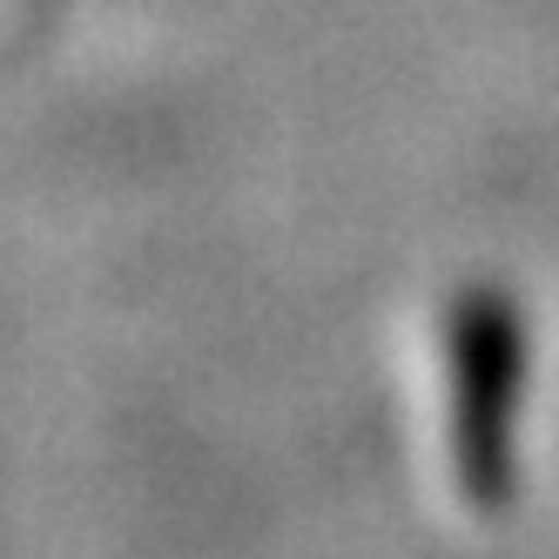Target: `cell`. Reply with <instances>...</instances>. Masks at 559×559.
Here are the masks:
<instances>
[{
	"label": "cell",
	"instance_id": "6da1fadb",
	"mask_svg": "<svg viewBox=\"0 0 559 559\" xmlns=\"http://www.w3.org/2000/svg\"><path fill=\"white\" fill-rule=\"evenodd\" d=\"M452 371H459V445H465V486L486 492L499 478V438H506V397H512V324L492 297H472L459 310L452 337Z\"/></svg>",
	"mask_w": 559,
	"mask_h": 559
}]
</instances>
